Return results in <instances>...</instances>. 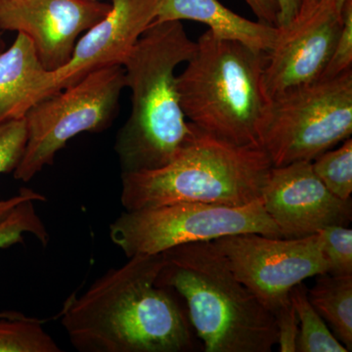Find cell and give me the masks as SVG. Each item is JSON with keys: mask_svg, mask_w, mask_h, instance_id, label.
I'll use <instances>...</instances> for the list:
<instances>
[{"mask_svg": "<svg viewBox=\"0 0 352 352\" xmlns=\"http://www.w3.org/2000/svg\"><path fill=\"white\" fill-rule=\"evenodd\" d=\"M124 87V67L113 65L32 105L24 116L27 144L13 171L15 179L30 182L54 163L57 153L82 132L108 129L117 116Z\"/></svg>", "mask_w": 352, "mask_h": 352, "instance_id": "cell-7", "label": "cell"}, {"mask_svg": "<svg viewBox=\"0 0 352 352\" xmlns=\"http://www.w3.org/2000/svg\"><path fill=\"white\" fill-rule=\"evenodd\" d=\"M319 2L320 0H300V12H298V18L296 20L307 17L314 10L315 7L318 6Z\"/></svg>", "mask_w": 352, "mask_h": 352, "instance_id": "cell-27", "label": "cell"}, {"mask_svg": "<svg viewBox=\"0 0 352 352\" xmlns=\"http://www.w3.org/2000/svg\"><path fill=\"white\" fill-rule=\"evenodd\" d=\"M4 47H6V44H4L3 39H2L1 32H0V52H2V51L4 50Z\"/></svg>", "mask_w": 352, "mask_h": 352, "instance_id": "cell-29", "label": "cell"}, {"mask_svg": "<svg viewBox=\"0 0 352 352\" xmlns=\"http://www.w3.org/2000/svg\"><path fill=\"white\" fill-rule=\"evenodd\" d=\"M277 328V344L280 352H296L298 340V319L295 307L289 298L274 311Z\"/></svg>", "mask_w": 352, "mask_h": 352, "instance_id": "cell-24", "label": "cell"}, {"mask_svg": "<svg viewBox=\"0 0 352 352\" xmlns=\"http://www.w3.org/2000/svg\"><path fill=\"white\" fill-rule=\"evenodd\" d=\"M245 2L258 18V21L270 25H277L276 9L270 0H245Z\"/></svg>", "mask_w": 352, "mask_h": 352, "instance_id": "cell-26", "label": "cell"}, {"mask_svg": "<svg viewBox=\"0 0 352 352\" xmlns=\"http://www.w3.org/2000/svg\"><path fill=\"white\" fill-rule=\"evenodd\" d=\"M322 254L327 274L352 276V230L347 226H332L321 230Z\"/></svg>", "mask_w": 352, "mask_h": 352, "instance_id": "cell-21", "label": "cell"}, {"mask_svg": "<svg viewBox=\"0 0 352 352\" xmlns=\"http://www.w3.org/2000/svg\"><path fill=\"white\" fill-rule=\"evenodd\" d=\"M45 200V197L30 188H22L17 195L0 200V249L23 242L24 234H31L41 244L47 245L50 234L34 208V203Z\"/></svg>", "mask_w": 352, "mask_h": 352, "instance_id": "cell-17", "label": "cell"}, {"mask_svg": "<svg viewBox=\"0 0 352 352\" xmlns=\"http://www.w3.org/2000/svg\"><path fill=\"white\" fill-rule=\"evenodd\" d=\"M47 72L31 39L17 32L12 45L0 52V124L24 118Z\"/></svg>", "mask_w": 352, "mask_h": 352, "instance_id": "cell-15", "label": "cell"}, {"mask_svg": "<svg viewBox=\"0 0 352 352\" xmlns=\"http://www.w3.org/2000/svg\"><path fill=\"white\" fill-rule=\"evenodd\" d=\"M276 9L277 27L285 29L298 18L300 0H270Z\"/></svg>", "mask_w": 352, "mask_h": 352, "instance_id": "cell-25", "label": "cell"}, {"mask_svg": "<svg viewBox=\"0 0 352 352\" xmlns=\"http://www.w3.org/2000/svg\"><path fill=\"white\" fill-rule=\"evenodd\" d=\"M244 233L282 238L261 199L243 207L177 203L126 210L110 226L111 240L127 258Z\"/></svg>", "mask_w": 352, "mask_h": 352, "instance_id": "cell-8", "label": "cell"}, {"mask_svg": "<svg viewBox=\"0 0 352 352\" xmlns=\"http://www.w3.org/2000/svg\"><path fill=\"white\" fill-rule=\"evenodd\" d=\"M27 139L24 118L0 124V175L15 170L24 155Z\"/></svg>", "mask_w": 352, "mask_h": 352, "instance_id": "cell-22", "label": "cell"}, {"mask_svg": "<svg viewBox=\"0 0 352 352\" xmlns=\"http://www.w3.org/2000/svg\"><path fill=\"white\" fill-rule=\"evenodd\" d=\"M44 322L19 312H1L0 352L62 351L50 333L44 330Z\"/></svg>", "mask_w": 352, "mask_h": 352, "instance_id": "cell-19", "label": "cell"}, {"mask_svg": "<svg viewBox=\"0 0 352 352\" xmlns=\"http://www.w3.org/2000/svg\"><path fill=\"white\" fill-rule=\"evenodd\" d=\"M336 0H320L314 11L289 27L265 53L263 87L268 100L319 82L342 30Z\"/></svg>", "mask_w": 352, "mask_h": 352, "instance_id": "cell-10", "label": "cell"}, {"mask_svg": "<svg viewBox=\"0 0 352 352\" xmlns=\"http://www.w3.org/2000/svg\"><path fill=\"white\" fill-rule=\"evenodd\" d=\"M336 2H337L338 8H339L340 11H342V7H344L346 0H336Z\"/></svg>", "mask_w": 352, "mask_h": 352, "instance_id": "cell-28", "label": "cell"}, {"mask_svg": "<svg viewBox=\"0 0 352 352\" xmlns=\"http://www.w3.org/2000/svg\"><path fill=\"white\" fill-rule=\"evenodd\" d=\"M195 48L180 21H154L127 55L122 67L131 113L115 144L122 173L170 164L193 136L194 126L180 105L175 69Z\"/></svg>", "mask_w": 352, "mask_h": 352, "instance_id": "cell-2", "label": "cell"}, {"mask_svg": "<svg viewBox=\"0 0 352 352\" xmlns=\"http://www.w3.org/2000/svg\"><path fill=\"white\" fill-rule=\"evenodd\" d=\"M182 20L207 25L217 38L239 41L263 53L270 52L280 34L276 25L245 19L219 0H156L155 22Z\"/></svg>", "mask_w": 352, "mask_h": 352, "instance_id": "cell-14", "label": "cell"}, {"mask_svg": "<svg viewBox=\"0 0 352 352\" xmlns=\"http://www.w3.org/2000/svg\"><path fill=\"white\" fill-rule=\"evenodd\" d=\"M212 243L236 277L272 314L296 285L327 273L320 233L296 239L235 234Z\"/></svg>", "mask_w": 352, "mask_h": 352, "instance_id": "cell-9", "label": "cell"}, {"mask_svg": "<svg viewBox=\"0 0 352 352\" xmlns=\"http://www.w3.org/2000/svg\"><path fill=\"white\" fill-rule=\"evenodd\" d=\"M308 289L309 302L337 339L352 351V276L321 274Z\"/></svg>", "mask_w": 352, "mask_h": 352, "instance_id": "cell-16", "label": "cell"}, {"mask_svg": "<svg viewBox=\"0 0 352 352\" xmlns=\"http://www.w3.org/2000/svg\"><path fill=\"white\" fill-rule=\"evenodd\" d=\"M157 286L186 303L206 352H270L277 344L275 316L236 277L212 241L162 252Z\"/></svg>", "mask_w": 352, "mask_h": 352, "instance_id": "cell-3", "label": "cell"}, {"mask_svg": "<svg viewBox=\"0 0 352 352\" xmlns=\"http://www.w3.org/2000/svg\"><path fill=\"white\" fill-rule=\"evenodd\" d=\"M352 69L270 100L261 145L273 166L312 162L351 138Z\"/></svg>", "mask_w": 352, "mask_h": 352, "instance_id": "cell-6", "label": "cell"}, {"mask_svg": "<svg viewBox=\"0 0 352 352\" xmlns=\"http://www.w3.org/2000/svg\"><path fill=\"white\" fill-rule=\"evenodd\" d=\"M163 256L138 254L111 268L60 312L69 342L82 352H187L194 330L175 292L157 286Z\"/></svg>", "mask_w": 352, "mask_h": 352, "instance_id": "cell-1", "label": "cell"}, {"mask_svg": "<svg viewBox=\"0 0 352 352\" xmlns=\"http://www.w3.org/2000/svg\"><path fill=\"white\" fill-rule=\"evenodd\" d=\"M315 175L329 191L342 200L351 199L352 139L336 150H329L311 162Z\"/></svg>", "mask_w": 352, "mask_h": 352, "instance_id": "cell-20", "label": "cell"}, {"mask_svg": "<svg viewBox=\"0 0 352 352\" xmlns=\"http://www.w3.org/2000/svg\"><path fill=\"white\" fill-rule=\"evenodd\" d=\"M155 17L156 0H112L107 15L78 38L68 63L46 73L32 95L31 107L96 69L122 66Z\"/></svg>", "mask_w": 352, "mask_h": 352, "instance_id": "cell-11", "label": "cell"}, {"mask_svg": "<svg viewBox=\"0 0 352 352\" xmlns=\"http://www.w3.org/2000/svg\"><path fill=\"white\" fill-rule=\"evenodd\" d=\"M307 291L305 285L300 283L289 292L300 326L296 352H349L315 310L308 298Z\"/></svg>", "mask_w": 352, "mask_h": 352, "instance_id": "cell-18", "label": "cell"}, {"mask_svg": "<svg viewBox=\"0 0 352 352\" xmlns=\"http://www.w3.org/2000/svg\"><path fill=\"white\" fill-rule=\"evenodd\" d=\"M186 64L176 76L186 120L229 144L261 148L270 104L263 87L265 53L208 30Z\"/></svg>", "mask_w": 352, "mask_h": 352, "instance_id": "cell-4", "label": "cell"}, {"mask_svg": "<svg viewBox=\"0 0 352 352\" xmlns=\"http://www.w3.org/2000/svg\"><path fill=\"white\" fill-rule=\"evenodd\" d=\"M263 148L239 147L194 126V134L170 164L122 173L126 210L177 203L243 207L263 196L271 168Z\"/></svg>", "mask_w": 352, "mask_h": 352, "instance_id": "cell-5", "label": "cell"}, {"mask_svg": "<svg viewBox=\"0 0 352 352\" xmlns=\"http://www.w3.org/2000/svg\"><path fill=\"white\" fill-rule=\"evenodd\" d=\"M110 9L100 0H0V31L25 34L44 68L56 71L68 63L78 38Z\"/></svg>", "mask_w": 352, "mask_h": 352, "instance_id": "cell-13", "label": "cell"}, {"mask_svg": "<svg viewBox=\"0 0 352 352\" xmlns=\"http://www.w3.org/2000/svg\"><path fill=\"white\" fill-rule=\"evenodd\" d=\"M261 201L282 238L296 239L351 223V199L342 200L315 175L311 162L272 166Z\"/></svg>", "mask_w": 352, "mask_h": 352, "instance_id": "cell-12", "label": "cell"}, {"mask_svg": "<svg viewBox=\"0 0 352 352\" xmlns=\"http://www.w3.org/2000/svg\"><path fill=\"white\" fill-rule=\"evenodd\" d=\"M342 17L339 38L321 80L337 78L352 69V0H346L342 7Z\"/></svg>", "mask_w": 352, "mask_h": 352, "instance_id": "cell-23", "label": "cell"}]
</instances>
